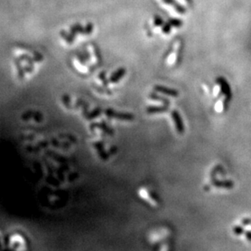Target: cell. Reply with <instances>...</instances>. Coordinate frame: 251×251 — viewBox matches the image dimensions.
<instances>
[{
    "instance_id": "1",
    "label": "cell",
    "mask_w": 251,
    "mask_h": 251,
    "mask_svg": "<svg viewBox=\"0 0 251 251\" xmlns=\"http://www.w3.org/2000/svg\"><path fill=\"white\" fill-rule=\"evenodd\" d=\"M105 114L109 117H115L117 119L124 120V121H131L134 118V116L131 113H115L114 110L107 109L105 111Z\"/></svg>"
},
{
    "instance_id": "2",
    "label": "cell",
    "mask_w": 251,
    "mask_h": 251,
    "mask_svg": "<svg viewBox=\"0 0 251 251\" xmlns=\"http://www.w3.org/2000/svg\"><path fill=\"white\" fill-rule=\"evenodd\" d=\"M171 116H172V118H173L174 123H175V126L177 131L179 134H183V132H184V127H183V121L181 119L179 113L176 110H173L171 112Z\"/></svg>"
},
{
    "instance_id": "3",
    "label": "cell",
    "mask_w": 251,
    "mask_h": 251,
    "mask_svg": "<svg viewBox=\"0 0 251 251\" xmlns=\"http://www.w3.org/2000/svg\"><path fill=\"white\" fill-rule=\"evenodd\" d=\"M154 90L157 92L162 93L166 95L171 96V97H177L179 96V92L176 90L171 89V88L166 87H162L160 85H156L154 87Z\"/></svg>"
},
{
    "instance_id": "4",
    "label": "cell",
    "mask_w": 251,
    "mask_h": 251,
    "mask_svg": "<svg viewBox=\"0 0 251 251\" xmlns=\"http://www.w3.org/2000/svg\"><path fill=\"white\" fill-rule=\"evenodd\" d=\"M216 82L220 85L221 92H222L223 94H224V95H226V97H227V100H229L231 96H232V93H231V88H230L228 83L226 82V80H225L223 78H219L217 80H216Z\"/></svg>"
},
{
    "instance_id": "5",
    "label": "cell",
    "mask_w": 251,
    "mask_h": 251,
    "mask_svg": "<svg viewBox=\"0 0 251 251\" xmlns=\"http://www.w3.org/2000/svg\"><path fill=\"white\" fill-rule=\"evenodd\" d=\"M126 74V70H125L124 68H118L116 72L113 73V74H112V76L110 77L109 82L112 83H116L117 82H119L121 80V78L123 77V76Z\"/></svg>"
},
{
    "instance_id": "6",
    "label": "cell",
    "mask_w": 251,
    "mask_h": 251,
    "mask_svg": "<svg viewBox=\"0 0 251 251\" xmlns=\"http://www.w3.org/2000/svg\"><path fill=\"white\" fill-rule=\"evenodd\" d=\"M168 109L167 106H159V107H149L147 109L148 113H163Z\"/></svg>"
},
{
    "instance_id": "7",
    "label": "cell",
    "mask_w": 251,
    "mask_h": 251,
    "mask_svg": "<svg viewBox=\"0 0 251 251\" xmlns=\"http://www.w3.org/2000/svg\"><path fill=\"white\" fill-rule=\"evenodd\" d=\"M149 97L152 98L153 100H159V101H161V102L164 103V104H165V105H169V103H170V102H169V100H166V99H164V98L161 97V96H158V95H157V94H154V93H152Z\"/></svg>"
},
{
    "instance_id": "8",
    "label": "cell",
    "mask_w": 251,
    "mask_h": 251,
    "mask_svg": "<svg viewBox=\"0 0 251 251\" xmlns=\"http://www.w3.org/2000/svg\"><path fill=\"white\" fill-rule=\"evenodd\" d=\"M4 237H3V235L1 232H0V248H4L5 246V243H4Z\"/></svg>"
},
{
    "instance_id": "9",
    "label": "cell",
    "mask_w": 251,
    "mask_h": 251,
    "mask_svg": "<svg viewBox=\"0 0 251 251\" xmlns=\"http://www.w3.org/2000/svg\"><path fill=\"white\" fill-rule=\"evenodd\" d=\"M233 231H234L235 233H236V234H237V235L242 234V232H243V229H242V227H234V229H233Z\"/></svg>"
},
{
    "instance_id": "10",
    "label": "cell",
    "mask_w": 251,
    "mask_h": 251,
    "mask_svg": "<svg viewBox=\"0 0 251 251\" xmlns=\"http://www.w3.org/2000/svg\"><path fill=\"white\" fill-rule=\"evenodd\" d=\"M170 31H171V26H170L169 24H166V27L164 26V28H163V32H164V33H166V34H168Z\"/></svg>"
},
{
    "instance_id": "11",
    "label": "cell",
    "mask_w": 251,
    "mask_h": 251,
    "mask_svg": "<svg viewBox=\"0 0 251 251\" xmlns=\"http://www.w3.org/2000/svg\"><path fill=\"white\" fill-rule=\"evenodd\" d=\"M154 23H155V24H157V25H160V24H161L162 21H161V18L158 17H156V19H155V20H154Z\"/></svg>"
},
{
    "instance_id": "12",
    "label": "cell",
    "mask_w": 251,
    "mask_h": 251,
    "mask_svg": "<svg viewBox=\"0 0 251 251\" xmlns=\"http://www.w3.org/2000/svg\"><path fill=\"white\" fill-rule=\"evenodd\" d=\"M246 237L248 238V240L251 241V232H246Z\"/></svg>"
}]
</instances>
